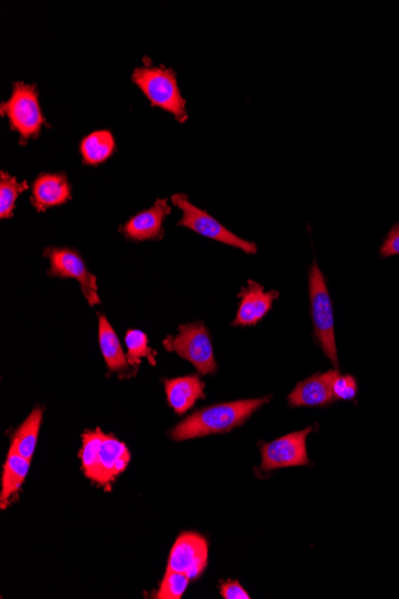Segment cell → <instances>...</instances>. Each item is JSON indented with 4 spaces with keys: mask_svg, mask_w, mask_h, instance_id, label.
Listing matches in <instances>:
<instances>
[{
    "mask_svg": "<svg viewBox=\"0 0 399 599\" xmlns=\"http://www.w3.org/2000/svg\"><path fill=\"white\" fill-rule=\"evenodd\" d=\"M269 401L270 396H266L260 397V399L219 403V405L202 408L174 427L171 437L176 442H182V440L224 435V433L242 426L251 415Z\"/></svg>",
    "mask_w": 399,
    "mask_h": 599,
    "instance_id": "1",
    "label": "cell"
},
{
    "mask_svg": "<svg viewBox=\"0 0 399 599\" xmlns=\"http://www.w3.org/2000/svg\"><path fill=\"white\" fill-rule=\"evenodd\" d=\"M81 458L85 476L104 486L124 472L131 461V454L118 438L95 430L84 433Z\"/></svg>",
    "mask_w": 399,
    "mask_h": 599,
    "instance_id": "2",
    "label": "cell"
},
{
    "mask_svg": "<svg viewBox=\"0 0 399 599\" xmlns=\"http://www.w3.org/2000/svg\"><path fill=\"white\" fill-rule=\"evenodd\" d=\"M132 82L149 99L152 107H159L175 116L178 122L188 119L186 100L178 88L176 73L168 67H137Z\"/></svg>",
    "mask_w": 399,
    "mask_h": 599,
    "instance_id": "3",
    "label": "cell"
},
{
    "mask_svg": "<svg viewBox=\"0 0 399 599\" xmlns=\"http://www.w3.org/2000/svg\"><path fill=\"white\" fill-rule=\"evenodd\" d=\"M0 113L8 118L11 130L20 134L22 145L30 138H38L42 127L47 125L36 84L14 83L10 99L0 105Z\"/></svg>",
    "mask_w": 399,
    "mask_h": 599,
    "instance_id": "4",
    "label": "cell"
},
{
    "mask_svg": "<svg viewBox=\"0 0 399 599\" xmlns=\"http://www.w3.org/2000/svg\"><path fill=\"white\" fill-rule=\"evenodd\" d=\"M311 316L315 336L322 350L335 368H339L335 340L334 310L324 275L313 262L309 273Z\"/></svg>",
    "mask_w": 399,
    "mask_h": 599,
    "instance_id": "5",
    "label": "cell"
},
{
    "mask_svg": "<svg viewBox=\"0 0 399 599\" xmlns=\"http://www.w3.org/2000/svg\"><path fill=\"white\" fill-rule=\"evenodd\" d=\"M163 345L168 352H175L192 363L202 376L212 375L218 370L211 335L201 321L181 326L178 334L167 336Z\"/></svg>",
    "mask_w": 399,
    "mask_h": 599,
    "instance_id": "6",
    "label": "cell"
},
{
    "mask_svg": "<svg viewBox=\"0 0 399 599\" xmlns=\"http://www.w3.org/2000/svg\"><path fill=\"white\" fill-rule=\"evenodd\" d=\"M171 203L177 206L183 213L177 225L184 226V228L193 230L196 234L211 238V240L241 249L244 253H257V246L254 242L245 241L243 238L233 234L222 223H219L217 219H214L210 213L190 203L186 194L173 195Z\"/></svg>",
    "mask_w": 399,
    "mask_h": 599,
    "instance_id": "7",
    "label": "cell"
},
{
    "mask_svg": "<svg viewBox=\"0 0 399 599\" xmlns=\"http://www.w3.org/2000/svg\"><path fill=\"white\" fill-rule=\"evenodd\" d=\"M45 256L51 262L48 274L52 277L75 279L81 285L85 299L89 305L100 304L101 299L98 295L97 279L85 264L81 254L76 249L71 248H47Z\"/></svg>",
    "mask_w": 399,
    "mask_h": 599,
    "instance_id": "8",
    "label": "cell"
},
{
    "mask_svg": "<svg viewBox=\"0 0 399 599\" xmlns=\"http://www.w3.org/2000/svg\"><path fill=\"white\" fill-rule=\"evenodd\" d=\"M313 427L290 433V435L275 439L274 442L261 446L262 470H272L290 467L308 466L310 463L306 439Z\"/></svg>",
    "mask_w": 399,
    "mask_h": 599,
    "instance_id": "9",
    "label": "cell"
},
{
    "mask_svg": "<svg viewBox=\"0 0 399 599\" xmlns=\"http://www.w3.org/2000/svg\"><path fill=\"white\" fill-rule=\"evenodd\" d=\"M208 565V543L204 536L183 533L178 536L169 555L168 570L198 579Z\"/></svg>",
    "mask_w": 399,
    "mask_h": 599,
    "instance_id": "10",
    "label": "cell"
},
{
    "mask_svg": "<svg viewBox=\"0 0 399 599\" xmlns=\"http://www.w3.org/2000/svg\"><path fill=\"white\" fill-rule=\"evenodd\" d=\"M238 297L241 298V302H239L233 326H255L265 319L278 299L279 292L266 291L265 287L256 281L249 280L248 285L243 287Z\"/></svg>",
    "mask_w": 399,
    "mask_h": 599,
    "instance_id": "11",
    "label": "cell"
},
{
    "mask_svg": "<svg viewBox=\"0 0 399 599\" xmlns=\"http://www.w3.org/2000/svg\"><path fill=\"white\" fill-rule=\"evenodd\" d=\"M170 212L168 199H158L150 209L139 212L122 225L120 232L134 242L161 240L164 235V220Z\"/></svg>",
    "mask_w": 399,
    "mask_h": 599,
    "instance_id": "12",
    "label": "cell"
},
{
    "mask_svg": "<svg viewBox=\"0 0 399 599\" xmlns=\"http://www.w3.org/2000/svg\"><path fill=\"white\" fill-rule=\"evenodd\" d=\"M339 374L337 369L325 374H318L300 382L288 395V402L293 407H323L335 402L333 393L334 378Z\"/></svg>",
    "mask_w": 399,
    "mask_h": 599,
    "instance_id": "13",
    "label": "cell"
},
{
    "mask_svg": "<svg viewBox=\"0 0 399 599\" xmlns=\"http://www.w3.org/2000/svg\"><path fill=\"white\" fill-rule=\"evenodd\" d=\"M71 185L65 173H42L33 185L32 204L38 212L64 205L71 199Z\"/></svg>",
    "mask_w": 399,
    "mask_h": 599,
    "instance_id": "14",
    "label": "cell"
},
{
    "mask_svg": "<svg viewBox=\"0 0 399 599\" xmlns=\"http://www.w3.org/2000/svg\"><path fill=\"white\" fill-rule=\"evenodd\" d=\"M169 406L178 415L187 413L196 402L205 399V384L199 376L173 378L164 382Z\"/></svg>",
    "mask_w": 399,
    "mask_h": 599,
    "instance_id": "15",
    "label": "cell"
},
{
    "mask_svg": "<svg viewBox=\"0 0 399 599\" xmlns=\"http://www.w3.org/2000/svg\"><path fill=\"white\" fill-rule=\"evenodd\" d=\"M30 468V461L14 451L9 450L2 475V493H0V507L5 510L15 494L20 492Z\"/></svg>",
    "mask_w": 399,
    "mask_h": 599,
    "instance_id": "16",
    "label": "cell"
},
{
    "mask_svg": "<svg viewBox=\"0 0 399 599\" xmlns=\"http://www.w3.org/2000/svg\"><path fill=\"white\" fill-rule=\"evenodd\" d=\"M98 342L104 362L110 371L121 372L128 369V359L122 350L119 336L104 315H100L98 321Z\"/></svg>",
    "mask_w": 399,
    "mask_h": 599,
    "instance_id": "17",
    "label": "cell"
},
{
    "mask_svg": "<svg viewBox=\"0 0 399 599\" xmlns=\"http://www.w3.org/2000/svg\"><path fill=\"white\" fill-rule=\"evenodd\" d=\"M44 408L35 407L24 423L18 427L10 445V451L16 452L27 460L32 461L42 424Z\"/></svg>",
    "mask_w": 399,
    "mask_h": 599,
    "instance_id": "18",
    "label": "cell"
},
{
    "mask_svg": "<svg viewBox=\"0 0 399 599\" xmlns=\"http://www.w3.org/2000/svg\"><path fill=\"white\" fill-rule=\"evenodd\" d=\"M116 150L113 133L107 130L95 131L82 139L79 151L85 165L97 167L112 157Z\"/></svg>",
    "mask_w": 399,
    "mask_h": 599,
    "instance_id": "19",
    "label": "cell"
},
{
    "mask_svg": "<svg viewBox=\"0 0 399 599\" xmlns=\"http://www.w3.org/2000/svg\"><path fill=\"white\" fill-rule=\"evenodd\" d=\"M28 187L27 181L18 182L15 176L5 171L0 173V218L9 219L14 216L16 200Z\"/></svg>",
    "mask_w": 399,
    "mask_h": 599,
    "instance_id": "20",
    "label": "cell"
},
{
    "mask_svg": "<svg viewBox=\"0 0 399 599\" xmlns=\"http://www.w3.org/2000/svg\"><path fill=\"white\" fill-rule=\"evenodd\" d=\"M127 359L134 368L140 365L141 359L147 358L152 365H156V352L149 347V339L141 330L130 329L126 333Z\"/></svg>",
    "mask_w": 399,
    "mask_h": 599,
    "instance_id": "21",
    "label": "cell"
},
{
    "mask_svg": "<svg viewBox=\"0 0 399 599\" xmlns=\"http://www.w3.org/2000/svg\"><path fill=\"white\" fill-rule=\"evenodd\" d=\"M186 574L167 570L159 589L157 598L159 599H181L190 583Z\"/></svg>",
    "mask_w": 399,
    "mask_h": 599,
    "instance_id": "22",
    "label": "cell"
},
{
    "mask_svg": "<svg viewBox=\"0 0 399 599\" xmlns=\"http://www.w3.org/2000/svg\"><path fill=\"white\" fill-rule=\"evenodd\" d=\"M333 393L336 400H353L358 393V384L351 375H340L334 378Z\"/></svg>",
    "mask_w": 399,
    "mask_h": 599,
    "instance_id": "23",
    "label": "cell"
},
{
    "mask_svg": "<svg viewBox=\"0 0 399 599\" xmlns=\"http://www.w3.org/2000/svg\"><path fill=\"white\" fill-rule=\"evenodd\" d=\"M395 255H399V223L392 226L382 248H380V256L382 258H391V256Z\"/></svg>",
    "mask_w": 399,
    "mask_h": 599,
    "instance_id": "24",
    "label": "cell"
},
{
    "mask_svg": "<svg viewBox=\"0 0 399 599\" xmlns=\"http://www.w3.org/2000/svg\"><path fill=\"white\" fill-rule=\"evenodd\" d=\"M220 595L225 599H250L248 592L237 580H227L220 588Z\"/></svg>",
    "mask_w": 399,
    "mask_h": 599,
    "instance_id": "25",
    "label": "cell"
}]
</instances>
